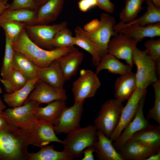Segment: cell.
Instances as JSON below:
<instances>
[{
    "mask_svg": "<svg viewBox=\"0 0 160 160\" xmlns=\"http://www.w3.org/2000/svg\"><path fill=\"white\" fill-rule=\"evenodd\" d=\"M30 145L28 132L10 126L0 132V160H27V148Z\"/></svg>",
    "mask_w": 160,
    "mask_h": 160,
    "instance_id": "cell-1",
    "label": "cell"
},
{
    "mask_svg": "<svg viewBox=\"0 0 160 160\" xmlns=\"http://www.w3.org/2000/svg\"><path fill=\"white\" fill-rule=\"evenodd\" d=\"M12 45L15 50L23 54L39 68L49 66L54 61L74 47L46 49L33 42L28 36L25 29L21 33L17 41L12 43Z\"/></svg>",
    "mask_w": 160,
    "mask_h": 160,
    "instance_id": "cell-2",
    "label": "cell"
},
{
    "mask_svg": "<svg viewBox=\"0 0 160 160\" xmlns=\"http://www.w3.org/2000/svg\"><path fill=\"white\" fill-rule=\"evenodd\" d=\"M100 25L96 31L88 32L80 26L76 28L75 34L81 36L90 41L95 46L101 59L108 53L107 48L111 37L117 33L114 30L116 25L114 17L108 13H102L100 16Z\"/></svg>",
    "mask_w": 160,
    "mask_h": 160,
    "instance_id": "cell-3",
    "label": "cell"
},
{
    "mask_svg": "<svg viewBox=\"0 0 160 160\" xmlns=\"http://www.w3.org/2000/svg\"><path fill=\"white\" fill-rule=\"evenodd\" d=\"M63 140V151L73 159H79L86 148L94 146L97 139V130L90 125L77 128L67 134Z\"/></svg>",
    "mask_w": 160,
    "mask_h": 160,
    "instance_id": "cell-4",
    "label": "cell"
},
{
    "mask_svg": "<svg viewBox=\"0 0 160 160\" xmlns=\"http://www.w3.org/2000/svg\"><path fill=\"white\" fill-rule=\"evenodd\" d=\"M40 104L27 99L22 105L5 109L2 114L9 125L29 133L37 120L35 111Z\"/></svg>",
    "mask_w": 160,
    "mask_h": 160,
    "instance_id": "cell-5",
    "label": "cell"
},
{
    "mask_svg": "<svg viewBox=\"0 0 160 160\" xmlns=\"http://www.w3.org/2000/svg\"><path fill=\"white\" fill-rule=\"evenodd\" d=\"M123 107L114 98L104 103L94 121L97 130L110 138L118 125Z\"/></svg>",
    "mask_w": 160,
    "mask_h": 160,
    "instance_id": "cell-6",
    "label": "cell"
},
{
    "mask_svg": "<svg viewBox=\"0 0 160 160\" xmlns=\"http://www.w3.org/2000/svg\"><path fill=\"white\" fill-rule=\"evenodd\" d=\"M132 61L137 67L135 75L137 87L146 89L159 79L156 72V63L145 50H142L136 47L133 53Z\"/></svg>",
    "mask_w": 160,
    "mask_h": 160,
    "instance_id": "cell-7",
    "label": "cell"
},
{
    "mask_svg": "<svg viewBox=\"0 0 160 160\" xmlns=\"http://www.w3.org/2000/svg\"><path fill=\"white\" fill-rule=\"evenodd\" d=\"M67 23L63 21L52 25H26L25 29L30 39L40 47L44 49H54L52 42L55 34L66 27Z\"/></svg>",
    "mask_w": 160,
    "mask_h": 160,
    "instance_id": "cell-8",
    "label": "cell"
},
{
    "mask_svg": "<svg viewBox=\"0 0 160 160\" xmlns=\"http://www.w3.org/2000/svg\"><path fill=\"white\" fill-rule=\"evenodd\" d=\"M85 100L74 102L71 106H65L53 124L56 134H68L80 127Z\"/></svg>",
    "mask_w": 160,
    "mask_h": 160,
    "instance_id": "cell-9",
    "label": "cell"
},
{
    "mask_svg": "<svg viewBox=\"0 0 160 160\" xmlns=\"http://www.w3.org/2000/svg\"><path fill=\"white\" fill-rule=\"evenodd\" d=\"M97 75L88 69H82L80 76L73 83L72 91L74 102L94 97L101 86Z\"/></svg>",
    "mask_w": 160,
    "mask_h": 160,
    "instance_id": "cell-10",
    "label": "cell"
},
{
    "mask_svg": "<svg viewBox=\"0 0 160 160\" xmlns=\"http://www.w3.org/2000/svg\"><path fill=\"white\" fill-rule=\"evenodd\" d=\"M138 41L121 33H117L111 39L107 48V52L118 59L124 60L127 64L133 67L132 55Z\"/></svg>",
    "mask_w": 160,
    "mask_h": 160,
    "instance_id": "cell-11",
    "label": "cell"
},
{
    "mask_svg": "<svg viewBox=\"0 0 160 160\" xmlns=\"http://www.w3.org/2000/svg\"><path fill=\"white\" fill-rule=\"evenodd\" d=\"M147 93L146 89H142L137 87L127 100L126 105L123 108L118 125L110 138L113 142L118 139L124 128L133 119L141 99L143 96L146 95Z\"/></svg>",
    "mask_w": 160,
    "mask_h": 160,
    "instance_id": "cell-12",
    "label": "cell"
},
{
    "mask_svg": "<svg viewBox=\"0 0 160 160\" xmlns=\"http://www.w3.org/2000/svg\"><path fill=\"white\" fill-rule=\"evenodd\" d=\"M145 95L140 100L136 113L132 120L124 128L118 139L113 144L119 151L136 132L150 125L143 113V108L145 100Z\"/></svg>",
    "mask_w": 160,
    "mask_h": 160,
    "instance_id": "cell-13",
    "label": "cell"
},
{
    "mask_svg": "<svg viewBox=\"0 0 160 160\" xmlns=\"http://www.w3.org/2000/svg\"><path fill=\"white\" fill-rule=\"evenodd\" d=\"M29 133L31 145L34 146L41 148L51 142L63 143L56 136L53 125L45 121L37 120Z\"/></svg>",
    "mask_w": 160,
    "mask_h": 160,
    "instance_id": "cell-14",
    "label": "cell"
},
{
    "mask_svg": "<svg viewBox=\"0 0 160 160\" xmlns=\"http://www.w3.org/2000/svg\"><path fill=\"white\" fill-rule=\"evenodd\" d=\"M66 92L64 88L53 87L39 79L27 99L41 103H49L57 100L66 101Z\"/></svg>",
    "mask_w": 160,
    "mask_h": 160,
    "instance_id": "cell-15",
    "label": "cell"
},
{
    "mask_svg": "<svg viewBox=\"0 0 160 160\" xmlns=\"http://www.w3.org/2000/svg\"><path fill=\"white\" fill-rule=\"evenodd\" d=\"M84 57L83 53L73 47L56 60L65 81L69 80L76 73Z\"/></svg>",
    "mask_w": 160,
    "mask_h": 160,
    "instance_id": "cell-16",
    "label": "cell"
},
{
    "mask_svg": "<svg viewBox=\"0 0 160 160\" xmlns=\"http://www.w3.org/2000/svg\"><path fill=\"white\" fill-rule=\"evenodd\" d=\"M159 151L160 149L129 140L122 147L119 152L123 160H145L152 154Z\"/></svg>",
    "mask_w": 160,
    "mask_h": 160,
    "instance_id": "cell-17",
    "label": "cell"
},
{
    "mask_svg": "<svg viewBox=\"0 0 160 160\" xmlns=\"http://www.w3.org/2000/svg\"><path fill=\"white\" fill-rule=\"evenodd\" d=\"M64 0H48L40 6L32 25H49L55 21L61 13Z\"/></svg>",
    "mask_w": 160,
    "mask_h": 160,
    "instance_id": "cell-18",
    "label": "cell"
},
{
    "mask_svg": "<svg viewBox=\"0 0 160 160\" xmlns=\"http://www.w3.org/2000/svg\"><path fill=\"white\" fill-rule=\"evenodd\" d=\"M137 87L135 73L131 71L120 75L114 84V98L123 103L129 98Z\"/></svg>",
    "mask_w": 160,
    "mask_h": 160,
    "instance_id": "cell-19",
    "label": "cell"
},
{
    "mask_svg": "<svg viewBox=\"0 0 160 160\" xmlns=\"http://www.w3.org/2000/svg\"><path fill=\"white\" fill-rule=\"evenodd\" d=\"M115 31L117 33H123L133 38L139 42L145 38L160 36V22L145 26H126Z\"/></svg>",
    "mask_w": 160,
    "mask_h": 160,
    "instance_id": "cell-20",
    "label": "cell"
},
{
    "mask_svg": "<svg viewBox=\"0 0 160 160\" xmlns=\"http://www.w3.org/2000/svg\"><path fill=\"white\" fill-rule=\"evenodd\" d=\"M97 140L94 146L99 160H123L109 137L99 130H97Z\"/></svg>",
    "mask_w": 160,
    "mask_h": 160,
    "instance_id": "cell-21",
    "label": "cell"
},
{
    "mask_svg": "<svg viewBox=\"0 0 160 160\" xmlns=\"http://www.w3.org/2000/svg\"><path fill=\"white\" fill-rule=\"evenodd\" d=\"M37 75L41 81L55 88H63L65 81L56 60L48 66L38 67Z\"/></svg>",
    "mask_w": 160,
    "mask_h": 160,
    "instance_id": "cell-22",
    "label": "cell"
},
{
    "mask_svg": "<svg viewBox=\"0 0 160 160\" xmlns=\"http://www.w3.org/2000/svg\"><path fill=\"white\" fill-rule=\"evenodd\" d=\"M147 4L146 11L142 15L133 21L127 23L121 22L115 25V30L121 27L135 25L145 26L160 22V7L156 6L151 0H145Z\"/></svg>",
    "mask_w": 160,
    "mask_h": 160,
    "instance_id": "cell-23",
    "label": "cell"
},
{
    "mask_svg": "<svg viewBox=\"0 0 160 160\" xmlns=\"http://www.w3.org/2000/svg\"><path fill=\"white\" fill-rule=\"evenodd\" d=\"M39 79L37 76L28 80L26 84L19 89L3 95L4 101L10 108H15L22 105L34 89Z\"/></svg>",
    "mask_w": 160,
    "mask_h": 160,
    "instance_id": "cell-24",
    "label": "cell"
},
{
    "mask_svg": "<svg viewBox=\"0 0 160 160\" xmlns=\"http://www.w3.org/2000/svg\"><path fill=\"white\" fill-rule=\"evenodd\" d=\"M129 140L160 149V125H150L135 133Z\"/></svg>",
    "mask_w": 160,
    "mask_h": 160,
    "instance_id": "cell-25",
    "label": "cell"
},
{
    "mask_svg": "<svg viewBox=\"0 0 160 160\" xmlns=\"http://www.w3.org/2000/svg\"><path fill=\"white\" fill-rule=\"evenodd\" d=\"M96 66L95 73L97 75L103 70H107L111 73L122 75L131 72L132 67L121 62L115 56L108 53L101 58Z\"/></svg>",
    "mask_w": 160,
    "mask_h": 160,
    "instance_id": "cell-26",
    "label": "cell"
},
{
    "mask_svg": "<svg viewBox=\"0 0 160 160\" xmlns=\"http://www.w3.org/2000/svg\"><path fill=\"white\" fill-rule=\"evenodd\" d=\"M37 10L28 9H11L7 8L0 15V23L14 21L32 25L36 19Z\"/></svg>",
    "mask_w": 160,
    "mask_h": 160,
    "instance_id": "cell-27",
    "label": "cell"
},
{
    "mask_svg": "<svg viewBox=\"0 0 160 160\" xmlns=\"http://www.w3.org/2000/svg\"><path fill=\"white\" fill-rule=\"evenodd\" d=\"M65 101L57 100L48 103L45 107H38L35 111L37 120L45 121L53 125L66 106Z\"/></svg>",
    "mask_w": 160,
    "mask_h": 160,
    "instance_id": "cell-28",
    "label": "cell"
},
{
    "mask_svg": "<svg viewBox=\"0 0 160 160\" xmlns=\"http://www.w3.org/2000/svg\"><path fill=\"white\" fill-rule=\"evenodd\" d=\"M12 65L13 68L20 72L28 80L38 76V67L23 54L15 50Z\"/></svg>",
    "mask_w": 160,
    "mask_h": 160,
    "instance_id": "cell-29",
    "label": "cell"
},
{
    "mask_svg": "<svg viewBox=\"0 0 160 160\" xmlns=\"http://www.w3.org/2000/svg\"><path fill=\"white\" fill-rule=\"evenodd\" d=\"M73 159L63 150L60 151L54 149L53 145H48L41 148L36 153H29L27 160H72Z\"/></svg>",
    "mask_w": 160,
    "mask_h": 160,
    "instance_id": "cell-30",
    "label": "cell"
},
{
    "mask_svg": "<svg viewBox=\"0 0 160 160\" xmlns=\"http://www.w3.org/2000/svg\"><path fill=\"white\" fill-rule=\"evenodd\" d=\"M28 80L22 73L13 68L6 76L0 78L7 93H12L23 86Z\"/></svg>",
    "mask_w": 160,
    "mask_h": 160,
    "instance_id": "cell-31",
    "label": "cell"
},
{
    "mask_svg": "<svg viewBox=\"0 0 160 160\" xmlns=\"http://www.w3.org/2000/svg\"><path fill=\"white\" fill-rule=\"evenodd\" d=\"M145 0H125V5L119 15L121 22L127 23L137 18Z\"/></svg>",
    "mask_w": 160,
    "mask_h": 160,
    "instance_id": "cell-32",
    "label": "cell"
},
{
    "mask_svg": "<svg viewBox=\"0 0 160 160\" xmlns=\"http://www.w3.org/2000/svg\"><path fill=\"white\" fill-rule=\"evenodd\" d=\"M26 24L25 23L8 21L0 23V27L4 31L5 36L13 43L17 41Z\"/></svg>",
    "mask_w": 160,
    "mask_h": 160,
    "instance_id": "cell-33",
    "label": "cell"
},
{
    "mask_svg": "<svg viewBox=\"0 0 160 160\" xmlns=\"http://www.w3.org/2000/svg\"><path fill=\"white\" fill-rule=\"evenodd\" d=\"M74 45V36L67 27L57 33L52 42L53 48L73 47Z\"/></svg>",
    "mask_w": 160,
    "mask_h": 160,
    "instance_id": "cell-34",
    "label": "cell"
},
{
    "mask_svg": "<svg viewBox=\"0 0 160 160\" xmlns=\"http://www.w3.org/2000/svg\"><path fill=\"white\" fill-rule=\"evenodd\" d=\"M14 51L12 42L5 36L4 54L1 70V75L2 77L13 69Z\"/></svg>",
    "mask_w": 160,
    "mask_h": 160,
    "instance_id": "cell-35",
    "label": "cell"
},
{
    "mask_svg": "<svg viewBox=\"0 0 160 160\" xmlns=\"http://www.w3.org/2000/svg\"><path fill=\"white\" fill-rule=\"evenodd\" d=\"M74 44L84 50L91 55L92 57L93 64L97 66L101 58L92 43L86 38L75 34L74 36Z\"/></svg>",
    "mask_w": 160,
    "mask_h": 160,
    "instance_id": "cell-36",
    "label": "cell"
},
{
    "mask_svg": "<svg viewBox=\"0 0 160 160\" xmlns=\"http://www.w3.org/2000/svg\"><path fill=\"white\" fill-rule=\"evenodd\" d=\"M155 100L153 107L149 109L147 113L148 119H151L160 124V80H158L152 84Z\"/></svg>",
    "mask_w": 160,
    "mask_h": 160,
    "instance_id": "cell-37",
    "label": "cell"
},
{
    "mask_svg": "<svg viewBox=\"0 0 160 160\" xmlns=\"http://www.w3.org/2000/svg\"><path fill=\"white\" fill-rule=\"evenodd\" d=\"M147 54L156 62L160 61V39H150L144 44Z\"/></svg>",
    "mask_w": 160,
    "mask_h": 160,
    "instance_id": "cell-38",
    "label": "cell"
},
{
    "mask_svg": "<svg viewBox=\"0 0 160 160\" xmlns=\"http://www.w3.org/2000/svg\"><path fill=\"white\" fill-rule=\"evenodd\" d=\"M39 6L34 0H13L8 8L11 9H28L37 10Z\"/></svg>",
    "mask_w": 160,
    "mask_h": 160,
    "instance_id": "cell-39",
    "label": "cell"
},
{
    "mask_svg": "<svg viewBox=\"0 0 160 160\" xmlns=\"http://www.w3.org/2000/svg\"><path fill=\"white\" fill-rule=\"evenodd\" d=\"M97 6L108 13L113 12L115 9L114 4L110 0H96Z\"/></svg>",
    "mask_w": 160,
    "mask_h": 160,
    "instance_id": "cell-40",
    "label": "cell"
},
{
    "mask_svg": "<svg viewBox=\"0 0 160 160\" xmlns=\"http://www.w3.org/2000/svg\"><path fill=\"white\" fill-rule=\"evenodd\" d=\"M78 4V8L81 11L86 12L97 6V3L96 0H80Z\"/></svg>",
    "mask_w": 160,
    "mask_h": 160,
    "instance_id": "cell-41",
    "label": "cell"
},
{
    "mask_svg": "<svg viewBox=\"0 0 160 160\" xmlns=\"http://www.w3.org/2000/svg\"><path fill=\"white\" fill-rule=\"evenodd\" d=\"M100 25V20L96 19H94L85 24L83 29L88 32H92L97 30Z\"/></svg>",
    "mask_w": 160,
    "mask_h": 160,
    "instance_id": "cell-42",
    "label": "cell"
},
{
    "mask_svg": "<svg viewBox=\"0 0 160 160\" xmlns=\"http://www.w3.org/2000/svg\"><path fill=\"white\" fill-rule=\"evenodd\" d=\"M95 150L94 146L88 147L85 148L83 151V157L81 160H95L93 153Z\"/></svg>",
    "mask_w": 160,
    "mask_h": 160,
    "instance_id": "cell-43",
    "label": "cell"
},
{
    "mask_svg": "<svg viewBox=\"0 0 160 160\" xmlns=\"http://www.w3.org/2000/svg\"><path fill=\"white\" fill-rule=\"evenodd\" d=\"M10 127L4 116L2 114L0 115V132L8 129Z\"/></svg>",
    "mask_w": 160,
    "mask_h": 160,
    "instance_id": "cell-44",
    "label": "cell"
},
{
    "mask_svg": "<svg viewBox=\"0 0 160 160\" xmlns=\"http://www.w3.org/2000/svg\"><path fill=\"white\" fill-rule=\"evenodd\" d=\"M9 5L7 2L0 0V15L4 10L8 8Z\"/></svg>",
    "mask_w": 160,
    "mask_h": 160,
    "instance_id": "cell-45",
    "label": "cell"
},
{
    "mask_svg": "<svg viewBox=\"0 0 160 160\" xmlns=\"http://www.w3.org/2000/svg\"><path fill=\"white\" fill-rule=\"evenodd\" d=\"M160 151L152 154L145 160H160Z\"/></svg>",
    "mask_w": 160,
    "mask_h": 160,
    "instance_id": "cell-46",
    "label": "cell"
},
{
    "mask_svg": "<svg viewBox=\"0 0 160 160\" xmlns=\"http://www.w3.org/2000/svg\"><path fill=\"white\" fill-rule=\"evenodd\" d=\"M6 106L4 103L1 98L0 97V115L2 114V113L4 110Z\"/></svg>",
    "mask_w": 160,
    "mask_h": 160,
    "instance_id": "cell-47",
    "label": "cell"
},
{
    "mask_svg": "<svg viewBox=\"0 0 160 160\" xmlns=\"http://www.w3.org/2000/svg\"><path fill=\"white\" fill-rule=\"evenodd\" d=\"M48 0H34L35 1L39 7L45 3Z\"/></svg>",
    "mask_w": 160,
    "mask_h": 160,
    "instance_id": "cell-48",
    "label": "cell"
},
{
    "mask_svg": "<svg viewBox=\"0 0 160 160\" xmlns=\"http://www.w3.org/2000/svg\"><path fill=\"white\" fill-rule=\"evenodd\" d=\"M156 6L160 7V0H151Z\"/></svg>",
    "mask_w": 160,
    "mask_h": 160,
    "instance_id": "cell-49",
    "label": "cell"
},
{
    "mask_svg": "<svg viewBox=\"0 0 160 160\" xmlns=\"http://www.w3.org/2000/svg\"><path fill=\"white\" fill-rule=\"evenodd\" d=\"M2 90H1V89L0 87V95L2 93Z\"/></svg>",
    "mask_w": 160,
    "mask_h": 160,
    "instance_id": "cell-50",
    "label": "cell"
},
{
    "mask_svg": "<svg viewBox=\"0 0 160 160\" xmlns=\"http://www.w3.org/2000/svg\"><path fill=\"white\" fill-rule=\"evenodd\" d=\"M2 0L6 2H7L8 1V0Z\"/></svg>",
    "mask_w": 160,
    "mask_h": 160,
    "instance_id": "cell-51",
    "label": "cell"
}]
</instances>
